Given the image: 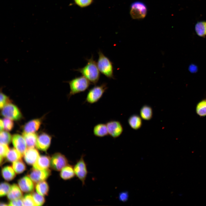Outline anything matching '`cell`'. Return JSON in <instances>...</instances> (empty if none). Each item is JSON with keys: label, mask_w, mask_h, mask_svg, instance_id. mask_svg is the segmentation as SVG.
I'll return each instance as SVG.
<instances>
[{"label": "cell", "mask_w": 206, "mask_h": 206, "mask_svg": "<svg viewBox=\"0 0 206 206\" xmlns=\"http://www.w3.org/2000/svg\"><path fill=\"white\" fill-rule=\"evenodd\" d=\"M22 136L24 138L27 148H34L36 145L37 138V134L34 133L23 132Z\"/></svg>", "instance_id": "ffe728a7"}, {"label": "cell", "mask_w": 206, "mask_h": 206, "mask_svg": "<svg viewBox=\"0 0 206 206\" xmlns=\"http://www.w3.org/2000/svg\"><path fill=\"white\" fill-rule=\"evenodd\" d=\"M68 161L65 155L60 152H57L53 155L50 159V165L54 170L60 171L67 165Z\"/></svg>", "instance_id": "ba28073f"}, {"label": "cell", "mask_w": 206, "mask_h": 206, "mask_svg": "<svg viewBox=\"0 0 206 206\" xmlns=\"http://www.w3.org/2000/svg\"><path fill=\"white\" fill-rule=\"evenodd\" d=\"M107 89V84L106 83L95 86L89 90L85 102L91 104L97 102L102 98Z\"/></svg>", "instance_id": "277c9868"}, {"label": "cell", "mask_w": 206, "mask_h": 206, "mask_svg": "<svg viewBox=\"0 0 206 206\" xmlns=\"http://www.w3.org/2000/svg\"><path fill=\"white\" fill-rule=\"evenodd\" d=\"M1 113L5 118L13 120H19L22 116L19 108L11 103L7 104L2 108Z\"/></svg>", "instance_id": "52a82bcc"}, {"label": "cell", "mask_w": 206, "mask_h": 206, "mask_svg": "<svg viewBox=\"0 0 206 206\" xmlns=\"http://www.w3.org/2000/svg\"><path fill=\"white\" fill-rule=\"evenodd\" d=\"M82 154L80 158L74 166L75 176L81 181L82 185H84L88 174L87 165Z\"/></svg>", "instance_id": "5b68a950"}, {"label": "cell", "mask_w": 206, "mask_h": 206, "mask_svg": "<svg viewBox=\"0 0 206 206\" xmlns=\"http://www.w3.org/2000/svg\"><path fill=\"white\" fill-rule=\"evenodd\" d=\"M31 194L36 206H41L43 204L45 199L43 196L35 192Z\"/></svg>", "instance_id": "f546056e"}, {"label": "cell", "mask_w": 206, "mask_h": 206, "mask_svg": "<svg viewBox=\"0 0 206 206\" xmlns=\"http://www.w3.org/2000/svg\"><path fill=\"white\" fill-rule=\"evenodd\" d=\"M11 186L6 182L1 183L0 186V196L3 197L7 194L9 192Z\"/></svg>", "instance_id": "4dcf8cb0"}, {"label": "cell", "mask_w": 206, "mask_h": 206, "mask_svg": "<svg viewBox=\"0 0 206 206\" xmlns=\"http://www.w3.org/2000/svg\"><path fill=\"white\" fill-rule=\"evenodd\" d=\"M0 160L1 164L4 157H6L9 149L7 144H0Z\"/></svg>", "instance_id": "d6a6232c"}, {"label": "cell", "mask_w": 206, "mask_h": 206, "mask_svg": "<svg viewBox=\"0 0 206 206\" xmlns=\"http://www.w3.org/2000/svg\"><path fill=\"white\" fill-rule=\"evenodd\" d=\"M22 157V155L15 148H12L9 149L6 157L7 161L13 162L21 159Z\"/></svg>", "instance_id": "cb8c5ba5"}, {"label": "cell", "mask_w": 206, "mask_h": 206, "mask_svg": "<svg viewBox=\"0 0 206 206\" xmlns=\"http://www.w3.org/2000/svg\"><path fill=\"white\" fill-rule=\"evenodd\" d=\"M7 205L5 203H0V206H6Z\"/></svg>", "instance_id": "ab89813d"}, {"label": "cell", "mask_w": 206, "mask_h": 206, "mask_svg": "<svg viewBox=\"0 0 206 206\" xmlns=\"http://www.w3.org/2000/svg\"><path fill=\"white\" fill-rule=\"evenodd\" d=\"M147 12V7L142 2L135 1L131 5L130 13L131 17L133 19L144 18L146 16Z\"/></svg>", "instance_id": "8992f818"}, {"label": "cell", "mask_w": 206, "mask_h": 206, "mask_svg": "<svg viewBox=\"0 0 206 206\" xmlns=\"http://www.w3.org/2000/svg\"><path fill=\"white\" fill-rule=\"evenodd\" d=\"M76 3L81 7H87L91 4L92 0H74Z\"/></svg>", "instance_id": "d590c367"}, {"label": "cell", "mask_w": 206, "mask_h": 206, "mask_svg": "<svg viewBox=\"0 0 206 206\" xmlns=\"http://www.w3.org/2000/svg\"><path fill=\"white\" fill-rule=\"evenodd\" d=\"M0 131L3 130L4 129V124L3 120L1 119L0 120Z\"/></svg>", "instance_id": "f35d334b"}, {"label": "cell", "mask_w": 206, "mask_h": 206, "mask_svg": "<svg viewBox=\"0 0 206 206\" xmlns=\"http://www.w3.org/2000/svg\"><path fill=\"white\" fill-rule=\"evenodd\" d=\"M66 82L69 84L70 86V91L68 95V99L73 95L85 91L91 84L83 76L75 77Z\"/></svg>", "instance_id": "7a4b0ae2"}, {"label": "cell", "mask_w": 206, "mask_h": 206, "mask_svg": "<svg viewBox=\"0 0 206 206\" xmlns=\"http://www.w3.org/2000/svg\"><path fill=\"white\" fill-rule=\"evenodd\" d=\"M4 129L7 131L11 130L14 126V123L12 120L9 118H4L3 120Z\"/></svg>", "instance_id": "836d02e7"}, {"label": "cell", "mask_w": 206, "mask_h": 206, "mask_svg": "<svg viewBox=\"0 0 206 206\" xmlns=\"http://www.w3.org/2000/svg\"><path fill=\"white\" fill-rule=\"evenodd\" d=\"M18 186L16 184L12 185L11 189L7 194V197L10 200L22 198V193Z\"/></svg>", "instance_id": "d6986e66"}, {"label": "cell", "mask_w": 206, "mask_h": 206, "mask_svg": "<svg viewBox=\"0 0 206 206\" xmlns=\"http://www.w3.org/2000/svg\"><path fill=\"white\" fill-rule=\"evenodd\" d=\"M12 142L15 148L22 156L24 155L27 149V146L23 136L18 134L13 135L12 137Z\"/></svg>", "instance_id": "8fae6325"}, {"label": "cell", "mask_w": 206, "mask_h": 206, "mask_svg": "<svg viewBox=\"0 0 206 206\" xmlns=\"http://www.w3.org/2000/svg\"><path fill=\"white\" fill-rule=\"evenodd\" d=\"M12 167L6 166L3 167L1 170V174L3 178L6 181H10L15 177L16 174Z\"/></svg>", "instance_id": "7402d4cb"}, {"label": "cell", "mask_w": 206, "mask_h": 206, "mask_svg": "<svg viewBox=\"0 0 206 206\" xmlns=\"http://www.w3.org/2000/svg\"><path fill=\"white\" fill-rule=\"evenodd\" d=\"M8 205L9 206H23V198L10 200Z\"/></svg>", "instance_id": "8d00e7d4"}, {"label": "cell", "mask_w": 206, "mask_h": 206, "mask_svg": "<svg viewBox=\"0 0 206 206\" xmlns=\"http://www.w3.org/2000/svg\"><path fill=\"white\" fill-rule=\"evenodd\" d=\"M12 138L11 135L8 132L3 130L0 131V144H9L11 142Z\"/></svg>", "instance_id": "f1b7e54d"}, {"label": "cell", "mask_w": 206, "mask_h": 206, "mask_svg": "<svg viewBox=\"0 0 206 206\" xmlns=\"http://www.w3.org/2000/svg\"><path fill=\"white\" fill-rule=\"evenodd\" d=\"M50 174L51 171L48 169L38 170L33 168L28 175L34 183H37L46 179Z\"/></svg>", "instance_id": "30bf717a"}, {"label": "cell", "mask_w": 206, "mask_h": 206, "mask_svg": "<svg viewBox=\"0 0 206 206\" xmlns=\"http://www.w3.org/2000/svg\"><path fill=\"white\" fill-rule=\"evenodd\" d=\"M195 29L197 34L199 36L204 37L206 36V21L197 22L195 25Z\"/></svg>", "instance_id": "484cf974"}, {"label": "cell", "mask_w": 206, "mask_h": 206, "mask_svg": "<svg viewBox=\"0 0 206 206\" xmlns=\"http://www.w3.org/2000/svg\"><path fill=\"white\" fill-rule=\"evenodd\" d=\"M106 125L108 135L114 138L119 137L122 133L123 126L120 122L116 120H111L107 122Z\"/></svg>", "instance_id": "9c48e42d"}, {"label": "cell", "mask_w": 206, "mask_h": 206, "mask_svg": "<svg viewBox=\"0 0 206 206\" xmlns=\"http://www.w3.org/2000/svg\"><path fill=\"white\" fill-rule=\"evenodd\" d=\"M40 119L32 120L27 122L23 127V132L26 133H34L39 129L41 124Z\"/></svg>", "instance_id": "2e32d148"}, {"label": "cell", "mask_w": 206, "mask_h": 206, "mask_svg": "<svg viewBox=\"0 0 206 206\" xmlns=\"http://www.w3.org/2000/svg\"><path fill=\"white\" fill-rule=\"evenodd\" d=\"M33 182L29 176H25L19 180L18 185L23 192H31L34 190V185Z\"/></svg>", "instance_id": "4fadbf2b"}, {"label": "cell", "mask_w": 206, "mask_h": 206, "mask_svg": "<svg viewBox=\"0 0 206 206\" xmlns=\"http://www.w3.org/2000/svg\"><path fill=\"white\" fill-rule=\"evenodd\" d=\"M93 133L95 136L100 138L108 135L106 124L100 123L96 125L93 128Z\"/></svg>", "instance_id": "ac0fdd59"}, {"label": "cell", "mask_w": 206, "mask_h": 206, "mask_svg": "<svg viewBox=\"0 0 206 206\" xmlns=\"http://www.w3.org/2000/svg\"><path fill=\"white\" fill-rule=\"evenodd\" d=\"M12 167L16 173L20 174L23 172L26 169V166L21 159L13 162Z\"/></svg>", "instance_id": "83f0119b"}, {"label": "cell", "mask_w": 206, "mask_h": 206, "mask_svg": "<svg viewBox=\"0 0 206 206\" xmlns=\"http://www.w3.org/2000/svg\"><path fill=\"white\" fill-rule=\"evenodd\" d=\"M60 171V177L65 180H70L75 176L74 166L69 164L66 166Z\"/></svg>", "instance_id": "e0dca14e"}, {"label": "cell", "mask_w": 206, "mask_h": 206, "mask_svg": "<svg viewBox=\"0 0 206 206\" xmlns=\"http://www.w3.org/2000/svg\"><path fill=\"white\" fill-rule=\"evenodd\" d=\"M128 122L130 127L135 130L140 129L142 124L141 117L136 114L132 115L130 116L128 119Z\"/></svg>", "instance_id": "44dd1931"}, {"label": "cell", "mask_w": 206, "mask_h": 206, "mask_svg": "<svg viewBox=\"0 0 206 206\" xmlns=\"http://www.w3.org/2000/svg\"><path fill=\"white\" fill-rule=\"evenodd\" d=\"M23 206H36L32 194L25 195L23 198Z\"/></svg>", "instance_id": "1f68e13d"}, {"label": "cell", "mask_w": 206, "mask_h": 206, "mask_svg": "<svg viewBox=\"0 0 206 206\" xmlns=\"http://www.w3.org/2000/svg\"><path fill=\"white\" fill-rule=\"evenodd\" d=\"M197 114L200 117L206 116V99H203L197 104L196 107Z\"/></svg>", "instance_id": "4316f807"}, {"label": "cell", "mask_w": 206, "mask_h": 206, "mask_svg": "<svg viewBox=\"0 0 206 206\" xmlns=\"http://www.w3.org/2000/svg\"><path fill=\"white\" fill-rule=\"evenodd\" d=\"M128 195L127 192H122L119 194V199L122 201H125L128 199Z\"/></svg>", "instance_id": "74e56055"}, {"label": "cell", "mask_w": 206, "mask_h": 206, "mask_svg": "<svg viewBox=\"0 0 206 206\" xmlns=\"http://www.w3.org/2000/svg\"><path fill=\"white\" fill-rule=\"evenodd\" d=\"M39 156L37 149L32 148H27L24 154V160L29 165H33Z\"/></svg>", "instance_id": "5bb4252c"}, {"label": "cell", "mask_w": 206, "mask_h": 206, "mask_svg": "<svg viewBox=\"0 0 206 206\" xmlns=\"http://www.w3.org/2000/svg\"><path fill=\"white\" fill-rule=\"evenodd\" d=\"M0 108L2 109L5 105L10 103L9 97L1 91L0 95Z\"/></svg>", "instance_id": "e575fe53"}, {"label": "cell", "mask_w": 206, "mask_h": 206, "mask_svg": "<svg viewBox=\"0 0 206 206\" xmlns=\"http://www.w3.org/2000/svg\"><path fill=\"white\" fill-rule=\"evenodd\" d=\"M98 54L97 64L100 72L108 78H114L112 63L100 50Z\"/></svg>", "instance_id": "3957f363"}, {"label": "cell", "mask_w": 206, "mask_h": 206, "mask_svg": "<svg viewBox=\"0 0 206 206\" xmlns=\"http://www.w3.org/2000/svg\"><path fill=\"white\" fill-rule=\"evenodd\" d=\"M51 137L50 135L45 133H42L37 136L36 146L38 149L46 151L49 147Z\"/></svg>", "instance_id": "7c38bea8"}, {"label": "cell", "mask_w": 206, "mask_h": 206, "mask_svg": "<svg viewBox=\"0 0 206 206\" xmlns=\"http://www.w3.org/2000/svg\"><path fill=\"white\" fill-rule=\"evenodd\" d=\"M86 60L87 63L85 66L74 70L81 73L91 84L96 85L99 80L100 75L97 63L94 60L93 55L90 58H86Z\"/></svg>", "instance_id": "6da1fadb"}, {"label": "cell", "mask_w": 206, "mask_h": 206, "mask_svg": "<svg viewBox=\"0 0 206 206\" xmlns=\"http://www.w3.org/2000/svg\"><path fill=\"white\" fill-rule=\"evenodd\" d=\"M37 193L43 196L47 195L49 191V186L47 182L43 181L37 183L35 186Z\"/></svg>", "instance_id": "d4e9b609"}, {"label": "cell", "mask_w": 206, "mask_h": 206, "mask_svg": "<svg viewBox=\"0 0 206 206\" xmlns=\"http://www.w3.org/2000/svg\"><path fill=\"white\" fill-rule=\"evenodd\" d=\"M140 114L142 119L146 120H149L152 117V109L150 106L144 105L140 109Z\"/></svg>", "instance_id": "603a6c76"}, {"label": "cell", "mask_w": 206, "mask_h": 206, "mask_svg": "<svg viewBox=\"0 0 206 206\" xmlns=\"http://www.w3.org/2000/svg\"><path fill=\"white\" fill-rule=\"evenodd\" d=\"M51 159L47 156H39L33 165V168L38 170L48 169L50 165Z\"/></svg>", "instance_id": "9a60e30c"}]
</instances>
